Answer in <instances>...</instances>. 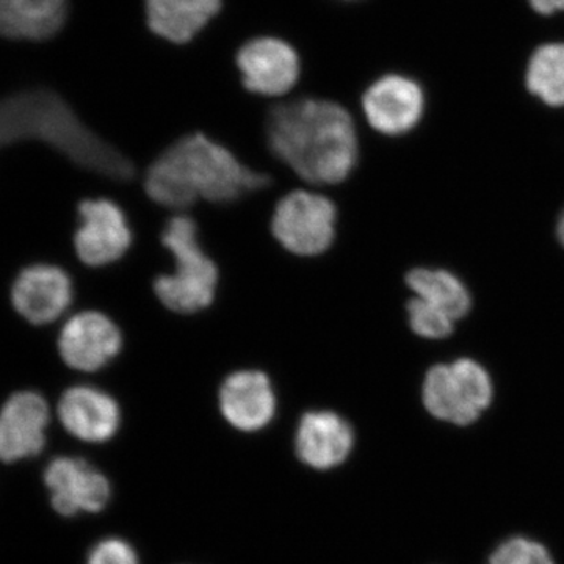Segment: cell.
I'll return each mask as SVG.
<instances>
[{"instance_id":"ba28073f","label":"cell","mask_w":564,"mask_h":564,"mask_svg":"<svg viewBox=\"0 0 564 564\" xmlns=\"http://www.w3.org/2000/svg\"><path fill=\"white\" fill-rule=\"evenodd\" d=\"M10 299L22 321L35 328H52L76 310V280L58 263H29L11 282Z\"/></svg>"},{"instance_id":"ac0fdd59","label":"cell","mask_w":564,"mask_h":564,"mask_svg":"<svg viewBox=\"0 0 564 564\" xmlns=\"http://www.w3.org/2000/svg\"><path fill=\"white\" fill-rule=\"evenodd\" d=\"M14 40L46 41L68 17V0H11Z\"/></svg>"},{"instance_id":"603a6c76","label":"cell","mask_w":564,"mask_h":564,"mask_svg":"<svg viewBox=\"0 0 564 564\" xmlns=\"http://www.w3.org/2000/svg\"><path fill=\"white\" fill-rule=\"evenodd\" d=\"M538 13L552 14L564 10V0H530Z\"/></svg>"},{"instance_id":"7c38bea8","label":"cell","mask_w":564,"mask_h":564,"mask_svg":"<svg viewBox=\"0 0 564 564\" xmlns=\"http://www.w3.org/2000/svg\"><path fill=\"white\" fill-rule=\"evenodd\" d=\"M218 410L232 429L256 433L273 422L278 393L270 375L245 367L225 375L218 386Z\"/></svg>"},{"instance_id":"d6986e66","label":"cell","mask_w":564,"mask_h":564,"mask_svg":"<svg viewBox=\"0 0 564 564\" xmlns=\"http://www.w3.org/2000/svg\"><path fill=\"white\" fill-rule=\"evenodd\" d=\"M527 88L551 107H564V44L538 47L527 68Z\"/></svg>"},{"instance_id":"44dd1931","label":"cell","mask_w":564,"mask_h":564,"mask_svg":"<svg viewBox=\"0 0 564 564\" xmlns=\"http://www.w3.org/2000/svg\"><path fill=\"white\" fill-rule=\"evenodd\" d=\"M488 564H555V562L543 544L529 538L514 536L503 541L492 552Z\"/></svg>"},{"instance_id":"5bb4252c","label":"cell","mask_w":564,"mask_h":564,"mask_svg":"<svg viewBox=\"0 0 564 564\" xmlns=\"http://www.w3.org/2000/svg\"><path fill=\"white\" fill-rule=\"evenodd\" d=\"M366 120L375 132L400 137L413 131L425 110L421 85L410 77L388 74L375 80L362 96Z\"/></svg>"},{"instance_id":"6da1fadb","label":"cell","mask_w":564,"mask_h":564,"mask_svg":"<svg viewBox=\"0 0 564 564\" xmlns=\"http://www.w3.org/2000/svg\"><path fill=\"white\" fill-rule=\"evenodd\" d=\"M273 174L254 169L236 151L202 131L177 137L144 169L141 192L174 214L207 206H234L272 192Z\"/></svg>"},{"instance_id":"9a60e30c","label":"cell","mask_w":564,"mask_h":564,"mask_svg":"<svg viewBox=\"0 0 564 564\" xmlns=\"http://www.w3.org/2000/svg\"><path fill=\"white\" fill-rule=\"evenodd\" d=\"M355 445L351 423L329 410L307 411L295 432V452L300 462L317 470L340 466Z\"/></svg>"},{"instance_id":"7402d4cb","label":"cell","mask_w":564,"mask_h":564,"mask_svg":"<svg viewBox=\"0 0 564 564\" xmlns=\"http://www.w3.org/2000/svg\"><path fill=\"white\" fill-rule=\"evenodd\" d=\"M87 564H140L137 552L128 541L107 538L91 549Z\"/></svg>"},{"instance_id":"ffe728a7","label":"cell","mask_w":564,"mask_h":564,"mask_svg":"<svg viewBox=\"0 0 564 564\" xmlns=\"http://www.w3.org/2000/svg\"><path fill=\"white\" fill-rule=\"evenodd\" d=\"M408 323L414 334L423 339H447L455 329V321L433 304L411 299L406 304Z\"/></svg>"},{"instance_id":"8fae6325","label":"cell","mask_w":564,"mask_h":564,"mask_svg":"<svg viewBox=\"0 0 564 564\" xmlns=\"http://www.w3.org/2000/svg\"><path fill=\"white\" fill-rule=\"evenodd\" d=\"M55 402L58 422L66 433L82 443H107L120 432V403L101 386L77 381L63 389Z\"/></svg>"},{"instance_id":"3957f363","label":"cell","mask_w":564,"mask_h":564,"mask_svg":"<svg viewBox=\"0 0 564 564\" xmlns=\"http://www.w3.org/2000/svg\"><path fill=\"white\" fill-rule=\"evenodd\" d=\"M159 242L173 267L152 278L155 300L163 310L182 317L209 311L220 291L221 269L203 242L198 220L185 212L165 218Z\"/></svg>"},{"instance_id":"30bf717a","label":"cell","mask_w":564,"mask_h":564,"mask_svg":"<svg viewBox=\"0 0 564 564\" xmlns=\"http://www.w3.org/2000/svg\"><path fill=\"white\" fill-rule=\"evenodd\" d=\"M52 419L50 397L18 389L0 404V462L13 464L39 456L47 444Z\"/></svg>"},{"instance_id":"8992f818","label":"cell","mask_w":564,"mask_h":564,"mask_svg":"<svg viewBox=\"0 0 564 564\" xmlns=\"http://www.w3.org/2000/svg\"><path fill=\"white\" fill-rule=\"evenodd\" d=\"M73 245L77 262L88 270L109 269L124 261L135 245L128 210L110 196L82 199Z\"/></svg>"},{"instance_id":"5b68a950","label":"cell","mask_w":564,"mask_h":564,"mask_svg":"<svg viewBox=\"0 0 564 564\" xmlns=\"http://www.w3.org/2000/svg\"><path fill=\"white\" fill-rule=\"evenodd\" d=\"M492 397L491 375L474 359L437 364L423 378V406L437 421L470 425L488 410Z\"/></svg>"},{"instance_id":"2e32d148","label":"cell","mask_w":564,"mask_h":564,"mask_svg":"<svg viewBox=\"0 0 564 564\" xmlns=\"http://www.w3.org/2000/svg\"><path fill=\"white\" fill-rule=\"evenodd\" d=\"M223 0H144V20L159 39L191 43L218 17Z\"/></svg>"},{"instance_id":"7a4b0ae2","label":"cell","mask_w":564,"mask_h":564,"mask_svg":"<svg viewBox=\"0 0 564 564\" xmlns=\"http://www.w3.org/2000/svg\"><path fill=\"white\" fill-rule=\"evenodd\" d=\"M263 137L274 161L315 187L345 184L361 159L350 111L329 99L276 104L263 121Z\"/></svg>"},{"instance_id":"9c48e42d","label":"cell","mask_w":564,"mask_h":564,"mask_svg":"<svg viewBox=\"0 0 564 564\" xmlns=\"http://www.w3.org/2000/svg\"><path fill=\"white\" fill-rule=\"evenodd\" d=\"M236 66L245 90L263 98L289 95L302 76L299 52L289 41L276 36L247 41L237 51Z\"/></svg>"},{"instance_id":"52a82bcc","label":"cell","mask_w":564,"mask_h":564,"mask_svg":"<svg viewBox=\"0 0 564 564\" xmlns=\"http://www.w3.org/2000/svg\"><path fill=\"white\" fill-rule=\"evenodd\" d=\"M124 348L120 323L104 311L76 310L58 325V355L80 380L109 370Z\"/></svg>"},{"instance_id":"277c9868","label":"cell","mask_w":564,"mask_h":564,"mask_svg":"<svg viewBox=\"0 0 564 564\" xmlns=\"http://www.w3.org/2000/svg\"><path fill=\"white\" fill-rule=\"evenodd\" d=\"M339 225V207L329 196L293 188L274 202L270 234L288 254L313 261L333 250Z\"/></svg>"},{"instance_id":"4fadbf2b","label":"cell","mask_w":564,"mask_h":564,"mask_svg":"<svg viewBox=\"0 0 564 564\" xmlns=\"http://www.w3.org/2000/svg\"><path fill=\"white\" fill-rule=\"evenodd\" d=\"M44 484L52 507L62 516L99 513L110 502L111 488L106 475L85 459L58 456L44 470Z\"/></svg>"},{"instance_id":"e0dca14e","label":"cell","mask_w":564,"mask_h":564,"mask_svg":"<svg viewBox=\"0 0 564 564\" xmlns=\"http://www.w3.org/2000/svg\"><path fill=\"white\" fill-rule=\"evenodd\" d=\"M404 281L414 296L440 307L455 322L470 313L473 295L469 289L456 274L447 270L419 267L411 270Z\"/></svg>"},{"instance_id":"cb8c5ba5","label":"cell","mask_w":564,"mask_h":564,"mask_svg":"<svg viewBox=\"0 0 564 564\" xmlns=\"http://www.w3.org/2000/svg\"><path fill=\"white\" fill-rule=\"evenodd\" d=\"M556 237H558L560 243L564 247V209L560 214L558 221H556Z\"/></svg>"}]
</instances>
